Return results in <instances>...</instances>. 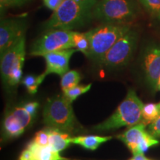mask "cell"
Returning a JSON list of instances; mask_svg holds the SVG:
<instances>
[{
  "mask_svg": "<svg viewBox=\"0 0 160 160\" xmlns=\"http://www.w3.org/2000/svg\"><path fill=\"white\" fill-rule=\"evenodd\" d=\"M33 153V160H69L62 157L59 152L53 150L50 145L39 147L31 142L28 145Z\"/></svg>",
  "mask_w": 160,
  "mask_h": 160,
  "instance_id": "16",
  "label": "cell"
},
{
  "mask_svg": "<svg viewBox=\"0 0 160 160\" xmlns=\"http://www.w3.org/2000/svg\"><path fill=\"white\" fill-rule=\"evenodd\" d=\"M71 34L72 31L68 30H45L31 45L30 55L33 57H43L51 52L73 48Z\"/></svg>",
  "mask_w": 160,
  "mask_h": 160,
  "instance_id": "8",
  "label": "cell"
},
{
  "mask_svg": "<svg viewBox=\"0 0 160 160\" xmlns=\"http://www.w3.org/2000/svg\"><path fill=\"white\" fill-rule=\"evenodd\" d=\"M128 24L102 23L86 32L90 42V59L99 62L117 41L131 29Z\"/></svg>",
  "mask_w": 160,
  "mask_h": 160,
  "instance_id": "3",
  "label": "cell"
},
{
  "mask_svg": "<svg viewBox=\"0 0 160 160\" xmlns=\"http://www.w3.org/2000/svg\"><path fill=\"white\" fill-rule=\"evenodd\" d=\"M98 0H63L59 8L45 23V30L64 29L72 31L89 23Z\"/></svg>",
  "mask_w": 160,
  "mask_h": 160,
  "instance_id": "1",
  "label": "cell"
},
{
  "mask_svg": "<svg viewBox=\"0 0 160 160\" xmlns=\"http://www.w3.org/2000/svg\"><path fill=\"white\" fill-rule=\"evenodd\" d=\"M32 0H0V11L1 15L5 11L6 9L10 8H19L25 5Z\"/></svg>",
  "mask_w": 160,
  "mask_h": 160,
  "instance_id": "24",
  "label": "cell"
},
{
  "mask_svg": "<svg viewBox=\"0 0 160 160\" xmlns=\"http://www.w3.org/2000/svg\"><path fill=\"white\" fill-rule=\"evenodd\" d=\"M61 77L60 85H61V88L62 91H65L78 85L81 80V76L79 72L76 70L67 71Z\"/></svg>",
  "mask_w": 160,
  "mask_h": 160,
  "instance_id": "19",
  "label": "cell"
},
{
  "mask_svg": "<svg viewBox=\"0 0 160 160\" xmlns=\"http://www.w3.org/2000/svg\"><path fill=\"white\" fill-rule=\"evenodd\" d=\"M28 25L27 14L2 18L0 22V55L25 37Z\"/></svg>",
  "mask_w": 160,
  "mask_h": 160,
  "instance_id": "9",
  "label": "cell"
},
{
  "mask_svg": "<svg viewBox=\"0 0 160 160\" xmlns=\"http://www.w3.org/2000/svg\"><path fill=\"white\" fill-rule=\"evenodd\" d=\"M144 104L138 97L134 90H129L125 99L120 103L111 117L99 125L93 130L97 132H105L127 126L135 125L141 122Z\"/></svg>",
  "mask_w": 160,
  "mask_h": 160,
  "instance_id": "2",
  "label": "cell"
},
{
  "mask_svg": "<svg viewBox=\"0 0 160 160\" xmlns=\"http://www.w3.org/2000/svg\"><path fill=\"white\" fill-rule=\"evenodd\" d=\"M160 115V108L158 104L148 103L144 105L142 109V122L148 125L152 122L154 121Z\"/></svg>",
  "mask_w": 160,
  "mask_h": 160,
  "instance_id": "20",
  "label": "cell"
},
{
  "mask_svg": "<svg viewBox=\"0 0 160 160\" xmlns=\"http://www.w3.org/2000/svg\"><path fill=\"white\" fill-rule=\"evenodd\" d=\"M151 17L160 19V0H138Z\"/></svg>",
  "mask_w": 160,
  "mask_h": 160,
  "instance_id": "22",
  "label": "cell"
},
{
  "mask_svg": "<svg viewBox=\"0 0 160 160\" xmlns=\"http://www.w3.org/2000/svg\"><path fill=\"white\" fill-rule=\"evenodd\" d=\"M157 91H160V77L159 78V80H158V82H157Z\"/></svg>",
  "mask_w": 160,
  "mask_h": 160,
  "instance_id": "30",
  "label": "cell"
},
{
  "mask_svg": "<svg viewBox=\"0 0 160 160\" xmlns=\"http://www.w3.org/2000/svg\"><path fill=\"white\" fill-rule=\"evenodd\" d=\"M76 51H77V49L70 48L51 52L44 55L43 57L46 63L45 74L55 73L61 77L69 71L70 59Z\"/></svg>",
  "mask_w": 160,
  "mask_h": 160,
  "instance_id": "13",
  "label": "cell"
},
{
  "mask_svg": "<svg viewBox=\"0 0 160 160\" xmlns=\"http://www.w3.org/2000/svg\"><path fill=\"white\" fill-rule=\"evenodd\" d=\"M130 160H151L148 159L144 156V153H137V154H134L133 157L131 158Z\"/></svg>",
  "mask_w": 160,
  "mask_h": 160,
  "instance_id": "29",
  "label": "cell"
},
{
  "mask_svg": "<svg viewBox=\"0 0 160 160\" xmlns=\"http://www.w3.org/2000/svg\"><path fill=\"white\" fill-rule=\"evenodd\" d=\"M158 105H159V108H160V102L158 103Z\"/></svg>",
  "mask_w": 160,
  "mask_h": 160,
  "instance_id": "31",
  "label": "cell"
},
{
  "mask_svg": "<svg viewBox=\"0 0 160 160\" xmlns=\"http://www.w3.org/2000/svg\"><path fill=\"white\" fill-rule=\"evenodd\" d=\"M137 41V32L131 28L117 40L98 63L108 68H120L127 65L134 53Z\"/></svg>",
  "mask_w": 160,
  "mask_h": 160,
  "instance_id": "7",
  "label": "cell"
},
{
  "mask_svg": "<svg viewBox=\"0 0 160 160\" xmlns=\"http://www.w3.org/2000/svg\"><path fill=\"white\" fill-rule=\"evenodd\" d=\"M71 139L69 133L50 128L49 145L54 151L59 153L67 148L71 144Z\"/></svg>",
  "mask_w": 160,
  "mask_h": 160,
  "instance_id": "14",
  "label": "cell"
},
{
  "mask_svg": "<svg viewBox=\"0 0 160 160\" xmlns=\"http://www.w3.org/2000/svg\"><path fill=\"white\" fill-rule=\"evenodd\" d=\"M71 102L64 96H57L47 101L43 110V121L47 127L67 133H74L79 128Z\"/></svg>",
  "mask_w": 160,
  "mask_h": 160,
  "instance_id": "5",
  "label": "cell"
},
{
  "mask_svg": "<svg viewBox=\"0 0 160 160\" xmlns=\"http://www.w3.org/2000/svg\"><path fill=\"white\" fill-rule=\"evenodd\" d=\"M49 137L50 128L47 127L38 131L31 142L34 145L39 146V147H45V146L49 145Z\"/></svg>",
  "mask_w": 160,
  "mask_h": 160,
  "instance_id": "23",
  "label": "cell"
},
{
  "mask_svg": "<svg viewBox=\"0 0 160 160\" xmlns=\"http://www.w3.org/2000/svg\"><path fill=\"white\" fill-rule=\"evenodd\" d=\"M39 105V103L37 102H30L23 104L24 108H25L26 111L28 112L32 117H34L36 115V113H37Z\"/></svg>",
  "mask_w": 160,
  "mask_h": 160,
  "instance_id": "26",
  "label": "cell"
},
{
  "mask_svg": "<svg viewBox=\"0 0 160 160\" xmlns=\"http://www.w3.org/2000/svg\"><path fill=\"white\" fill-rule=\"evenodd\" d=\"M19 160H33V153L32 150L27 147V148L24 150L21 153Z\"/></svg>",
  "mask_w": 160,
  "mask_h": 160,
  "instance_id": "28",
  "label": "cell"
},
{
  "mask_svg": "<svg viewBox=\"0 0 160 160\" xmlns=\"http://www.w3.org/2000/svg\"><path fill=\"white\" fill-rule=\"evenodd\" d=\"M25 55V36L1 54V77L8 89L21 82Z\"/></svg>",
  "mask_w": 160,
  "mask_h": 160,
  "instance_id": "6",
  "label": "cell"
},
{
  "mask_svg": "<svg viewBox=\"0 0 160 160\" xmlns=\"http://www.w3.org/2000/svg\"><path fill=\"white\" fill-rule=\"evenodd\" d=\"M46 75L44 72L43 73L39 76L27 75L22 79L21 83L25 86L28 92L31 94H34L37 92L38 88L44 81Z\"/></svg>",
  "mask_w": 160,
  "mask_h": 160,
  "instance_id": "18",
  "label": "cell"
},
{
  "mask_svg": "<svg viewBox=\"0 0 160 160\" xmlns=\"http://www.w3.org/2000/svg\"><path fill=\"white\" fill-rule=\"evenodd\" d=\"M139 13L134 0H98L93 17L102 23L128 24L137 19Z\"/></svg>",
  "mask_w": 160,
  "mask_h": 160,
  "instance_id": "4",
  "label": "cell"
},
{
  "mask_svg": "<svg viewBox=\"0 0 160 160\" xmlns=\"http://www.w3.org/2000/svg\"><path fill=\"white\" fill-rule=\"evenodd\" d=\"M71 39L73 48L82 52L85 57L88 58L90 54V42L86 32L80 33L78 31H72Z\"/></svg>",
  "mask_w": 160,
  "mask_h": 160,
  "instance_id": "17",
  "label": "cell"
},
{
  "mask_svg": "<svg viewBox=\"0 0 160 160\" xmlns=\"http://www.w3.org/2000/svg\"><path fill=\"white\" fill-rule=\"evenodd\" d=\"M147 131L155 139L160 138V115L154 121L149 124L147 128Z\"/></svg>",
  "mask_w": 160,
  "mask_h": 160,
  "instance_id": "25",
  "label": "cell"
},
{
  "mask_svg": "<svg viewBox=\"0 0 160 160\" xmlns=\"http://www.w3.org/2000/svg\"><path fill=\"white\" fill-rule=\"evenodd\" d=\"M142 68L145 79L152 91H157L160 77V44H151L142 54Z\"/></svg>",
  "mask_w": 160,
  "mask_h": 160,
  "instance_id": "12",
  "label": "cell"
},
{
  "mask_svg": "<svg viewBox=\"0 0 160 160\" xmlns=\"http://www.w3.org/2000/svg\"><path fill=\"white\" fill-rule=\"evenodd\" d=\"M111 139V137H102V136L97 135L78 136V137H71V144L79 145L91 151H95L102 144Z\"/></svg>",
  "mask_w": 160,
  "mask_h": 160,
  "instance_id": "15",
  "label": "cell"
},
{
  "mask_svg": "<svg viewBox=\"0 0 160 160\" xmlns=\"http://www.w3.org/2000/svg\"><path fill=\"white\" fill-rule=\"evenodd\" d=\"M33 117L26 111L23 105L16 106L5 113L2 125V138L10 139L21 136L31 125Z\"/></svg>",
  "mask_w": 160,
  "mask_h": 160,
  "instance_id": "11",
  "label": "cell"
},
{
  "mask_svg": "<svg viewBox=\"0 0 160 160\" xmlns=\"http://www.w3.org/2000/svg\"><path fill=\"white\" fill-rule=\"evenodd\" d=\"M146 127L147 125L141 122L129 127L124 133L118 136V139L123 142L133 155L144 153L150 148L159 144L157 139L147 131Z\"/></svg>",
  "mask_w": 160,
  "mask_h": 160,
  "instance_id": "10",
  "label": "cell"
},
{
  "mask_svg": "<svg viewBox=\"0 0 160 160\" xmlns=\"http://www.w3.org/2000/svg\"><path fill=\"white\" fill-rule=\"evenodd\" d=\"M91 84H88V85H77L75 87L72 88L71 89L67 90V91H63V96L67 99L70 102H73L75 101L79 96L84 94L91 89Z\"/></svg>",
  "mask_w": 160,
  "mask_h": 160,
  "instance_id": "21",
  "label": "cell"
},
{
  "mask_svg": "<svg viewBox=\"0 0 160 160\" xmlns=\"http://www.w3.org/2000/svg\"><path fill=\"white\" fill-rule=\"evenodd\" d=\"M44 5L46 8L51 10V11H54L57 10L59 6L61 5L62 2L63 0H42Z\"/></svg>",
  "mask_w": 160,
  "mask_h": 160,
  "instance_id": "27",
  "label": "cell"
}]
</instances>
